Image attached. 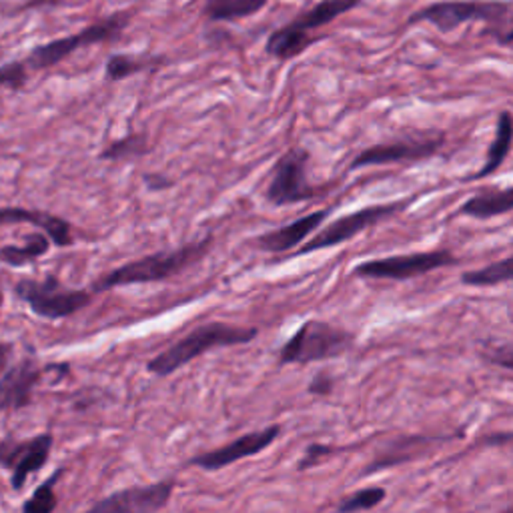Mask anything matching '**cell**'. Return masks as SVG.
I'll return each instance as SVG.
<instances>
[{"instance_id":"8992f818","label":"cell","mask_w":513,"mask_h":513,"mask_svg":"<svg viewBox=\"0 0 513 513\" xmlns=\"http://www.w3.org/2000/svg\"><path fill=\"white\" fill-rule=\"evenodd\" d=\"M129 22H130V13L111 14L109 19L86 26V29H83L78 34H73V37L50 40L47 44H40L37 49H32L29 58L24 60V65L37 70L57 67L58 63H63L65 58L73 55V52L83 47H88V44L117 40Z\"/></svg>"},{"instance_id":"ffe728a7","label":"cell","mask_w":513,"mask_h":513,"mask_svg":"<svg viewBox=\"0 0 513 513\" xmlns=\"http://www.w3.org/2000/svg\"><path fill=\"white\" fill-rule=\"evenodd\" d=\"M511 132H513V119L509 111L500 112L498 125H495V135L491 145L488 148V157H485V165L480 171L473 173L472 176H467L465 181H480L483 176H490L500 169L509 155L511 148Z\"/></svg>"},{"instance_id":"5b68a950","label":"cell","mask_w":513,"mask_h":513,"mask_svg":"<svg viewBox=\"0 0 513 513\" xmlns=\"http://www.w3.org/2000/svg\"><path fill=\"white\" fill-rule=\"evenodd\" d=\"M14 291L34 315L44 317V320H65L93 301L91 291L68 289L55 275H47L42 281L21 279Z\"/></svg>"},{"instance_id":"7c38bea8","label":"cell","mask_w":513,"mask_h":513,"mask_svg":"<svg viewBox=\"0 0 513 513\" xmlns=\"http://www.w3.org/2000/svg\"><path fill=\"white\" fill-rule=\"evenodd\" d=\"M173 490V480L132 485V488L114 491L104 500L96 501L85 513H158L169 503Z\"/></svg>"},{"instance_id":"836d02e7","label":"cell","mask_w":513,"mask_h":513,"mask_svg":"<svg viewBox=\"0 0 513 513\" xmlns=\"http://www.w3.org/2000/svg\"><path fill=\"white\" fill-rule=\"evenodd\" d=\"M13 351L14 347L11 343H0V375L4 374L8 369V364H11V357H13Z\"/></svg>"},{"instance_id":"9a60e30c","label":"cell","mask_w":513,"mask_h":513,"mask_svg":"<svg viewBox=\"0 0 513 513\" xmlns=\"http://www.w3.org/2000/svg\"><path fill=\"white\" fill-rule=\"evenodd\" d=\"M42 369L32 359H22L0 377V411L22 410L31 403L34 387L40 383Z\"/></svg>"},{"instance_id":"7402d4cb","label":"cell","mask_w":513,"mask_h":513,"mask_svg":"<svg viewBox=\"0 0 513 513\" xmlns=\"http://www.w3.org/2000/svg\"><path fill=\"white\" fill-rule=\"evenodd\" d=\"M267 3L269 0H205L202 16L213 22L249 19V16L261 13Z\"/></svg>"},{"instance_id":"4fadbf2b","label":"cell","mask_w":513,"mask_h":513,"mask_svg":"<svg viewBox=\"0 0 513 513\" xmlns=\"http://www.w3.org/2000/svg\"><path fill=\"white\" fill-rule=\"evenodd\" d=\"M279 436H281V426L273 423V426L265 428V429L245 433V436L237 437L235 441H231V444H227L223 447H217V449L205 451V454L194 455L191 457L189 464L199 467V470L202 472H219V470H223V467L241 462V459L263 454L265 449L275 444Z\"/></svg>"},{"instance_id":"603a6c76","label":"cell","mask_w":513,"mask_h":513,"mask_svg":"<svg viewBox=\"0 0 513 513\" xmlns=\"http://www.w3.org/2000/svg\"><path fill=\"white\" fill-rule=\"evenodd\" d=\"M50 245V238L44 233H31L26 237L24 245H6L0 249V261H4L11 267H22V265L31 263L39 256L47 255Z\"/></svg>"},{"instance_id":"4dcf8cb0","label":"cell","mask_w":513,"mask_h":513,"mask_svg":"<svg viewBox=\"0 0 513 513\" xmlns=\"http://www.w3.org/2000/svg\"><path fill=\"white\" fill-rule=\"evenodd\" d=\"M333 387H335V379L323 371V374H317L311 379V383H309V393H313V395H329L333 392Z\"/></svg>"},{"instance_id":"e0dca14e","label":"cell","mask_w":513,"mask_h":513,"mask_svg":"<svg viewBox=\"0 0 513 513\" xmlns=\"http://www.w3.org/2000/svg\"><path fill=\"white\" fill-rule=\"evenodd\" d=\"M437 439H441V437L411 436V437H401V439L389 441V444L375 455L374 464H369L361 475H371V473H377L382 470H389V467L411 462V459L418 457L419 449L431 446L433 441H437Z\"/></svg>"},{"instance_id":"4316f807","label":"cell","mask_w":513,"mask_h":513,"mask_svg":"<svg viewBox=\"0 0 513 513\" xmlns=\"http://www.w3.org/2000/svg\"><path fill=\"white\" fill-rule=\"evenodd\" d=\"M150 150L147 135L143 132H135V135H127L119 140H114L107 148L103 150L101 157L107 161H122V158L143 157Z\"/></svg>"},{"instance_id":"ac0fdd59","label":"cell","mask_w":513,"mask_h":513,"mask_svg":"<svg viewBox=\"0 0 513 513\" xmlns=\"http://www.w3.org/2000/svg\"><path fill=\"white\" fill-rule=\"evenodd\" d=\"M315 40L317 39L311 37V32L299 29V26L293 22H289L269 34L267 42H265V50H267L269 57L285 63V60L303 55Z\"/></svg>"},{"instance_id":"d6a6232c","label":"cell","mask_w":513,"mask_h":513,"mask_svg":"<svg viewBox=\"0 0 513 513\" xmlns=\"http://www.w3.org/2000/svg\"><path fill=\"white\" fill-rule=\"evenodd\" d=\"M143 181L147 184L148 191H165V189H171L173 187V181L166 179L165 175H145Z\"/></svg>"},{"instance_id":"484cf974","label":"cell","mask_w":513,"mask_h":513,"mask_svg":"<svg viewBox=\"0 0 513 513\" xmlns=\"http://www.w3.org/2000/svg\"><path fill=\"white\" fill-rule=\"evenodd\" d=\"M63 470H58L52 473L47 482H42L29 500L24 501V506L21 513H52L57 509V493H55V483L60 480Z\"/></svg>"},{"instance_id":"30bf717a","label":"cell","mask_w":513,"mask_h":513,"mask_svg":"<svg viewBox=\"0 0 513 513\" xmlns=\"http://www.w3.org/2000/svg\"><path fill=\"white\" fill-rule=\"evenodd\" d=\"M444 135H428V137H405L392 140V143H379L369 147L353 158L349 169L357 171L364 166L375 165H393V163H415L426 161L433 155H437L444 147Z\"/></svg>"},{"instance_id":"cb8c5ba5","label":"cell","mask_w":513,"mask_h":513,"mask_svg":"<svg viewBox=\"0 0 513 513\" xmlns=\"http://www.w3.org/2000/svg\"><path fill=\"white\" fill-rule=\"evenodd\" d=\"M511 277H513V259L511 256H506V259L495 261L483 269L462 273V283L470 287H493L511 281Z\"/></svg>"},{"instance_id":"d4e9b609","label":"cell","mask_w":513,"mask_h":513,"mask_svg":"<svg viewBox=\"0 0 513 513\" xmlns=\"http://www.w3.org/2000/svg\"><path fill=\"white\" fill-rule=\"evenodd\" d=\"M163 63V58H145V57H129V55H112L104 67V75L109 81H121L130 75L143 73L148 68H157Z\"/></svg>"},{"instance_id":"52a82bcc","label":"cell","mask_w":513,"mask_h":513,"mask_svg":"<svg viewBox=\"0 0 513 513\" xmlns=\"http://www.w3.org/2000/svg\"><path fill=\"white\" fill-rule=\"evenodd\" d=\"M407 205H410V201L383 202V205L364 207V209L356 211V213H349V215H343L341 219H335L333 223L323 227L321 231L311 238V241H307L299 251H295L293 256H303L309 253L331 249V247L347 243L349 238L367 231V229L375 227L377 223H382V220L395 217Z\"/></svg>"},{"instance_id":"5bb4252c","label":"cell","mask_w":513,"mask_h":513,"mask_svg":"<svg viewBox=\"0 0 513 513\" xmlns=\"http://www.w3.org/2000/svg\"><path fill=\"white\" fill-rule=\"evenodd\" d=\"M331 211L333 209L313 211V213L295 219L293 223L263 233L256 237L255 247L265 253H289L303 243L307 237H311L323 225V220L331 215Z\"/></svg>"},{"instance_id":"d6986e66","label":"cell","mask_w":513,"mask_h":513,"mask_svg":"<svg viewBox=\"0 0 513 513\" xmlns=\"http://www.w3.org/2000/svg\"><path fill=\"white\" fill-rule=\"evenodd\" d=\"M513 209V189H485L475 193L472 199H467L459 213L473 219H491L500 215H508Z\"/></svg>"},{"instance_id":"e575fe53","label":"cell","mask_w":513,"mask_h":513,"mask_svg":"<svg viewBox=\"0 0 513 513\" xmlns=\"http://www.w3.org/2000/svg\"><path fill=\"white\" fill-rule=\"evenodd\" d=\"M0 305H3V289H0Z\"/></svg>"},{"instance_id":"3957f363","label":"cell","mask_w":513,"mask_h":513,"mask_svg":"<svg viewBox=\"0 0 513 513\" xmlns=\"http://www.w3.org/2000/svg\"><path fill=\"white\" fill-rule=\"evenodd\" d=\"M511 4L508 0H439L413 13L407 24L431 22L441 32H451L465 22H485L483 34L509 47L513 32L509 29Z\"/></svg>"},{"instance_id":"1f68e13d","label":"cell","mask_w":513,"mask_h":513,"mask_svg":"<svg viewBox=\"0 0 513 513\" xmlns=\"http://www.w3.org/2000/svg\"><path fill=\"white\" fill-rule=\"evenodd\" d=\"M488 359L493 361V364H498L501 367H506L508 371H511L513 367V356H511V345L506 343V345H501V347H498V351H493V353H488Z\"/></svg>"},{"instance_id":"9c48e42d","label":"cell","mask_w":513,"mask_h":513,"mask_svg":"<svg viewBox=\"0 0 513 513\" xmlns=\"http://www.w3.org/2000/svg\"><path fill=\"white\" fill-rule=\"evenodd\" d=\"M457 259L447 249L437 251H421V253H405L382 256V259H371L359 263L356 267V275L364 279H389V281H407L413 277L428 275V273L446 269L449 265H455Z\"/></svg>"},{"instance_id":"f546056e","label":"cell","mask_w":513,"mask_h":513,"mask_svg":"<svg viewBox=\"0 0 513 513\" xmlns=\"http://www.w3.org/2000/svg\"><path fill=\"white\" fill-rule=\"evenodd\" d=\"M333 451H335V449L329 447V446L311 444V446H309V447L305 449V455H303V459H301V462H299L297 470H299V472H305V470H309V467H315L317 464L321 462V459H323L325 455H331Z\"/></svg>"},{"instance_id":"8fae6325","label":"cell","mask_w":513,"mask_h":513,"mask_svg":"<svg viewBox=\"0 0 513 513\" xmlns=\"http://www.w3.org/2000/svg\"><path fill=\"white\" fill-rule=\"evenodd\" d=\"M52 449V436L42 433V436L16 441L4 439L0 441V467L11 470L13 490H22L31 473L40 472L49 462Z\"/></svg>"},{"instance_id":"2e32d148","label":"cell","mask_w":513,"mask_h":513,"mask_svg":"<svg viewBox=\"0 0 513 513\" xmlns=\"http://www.w3.org/2000/svg\"><path fill=\"white\" fill-rule=\"evenodd\" d=\"M16 223H31L44 231L57 247L73 245V233L70 225L65 219L55 217L44 211H31L22 207H4L0 209V225H16Z\"/></svg>"},{"instance_id":"6da1fadb","label":"cell","mask_w":513,"mask_h":513,"mask_svg":"<svg viewBox=\"0 0 513 513\" xmlns=\"http://www.w3.org/2000/svg\"><path fill=\"white\" fill-rule=\"evenodd\" d=\"M211 245H213V237L207 235L202 237L201 241L187 243L179 247V249L145 255L140 256V259L121 265V267L109 271L107 275L96 279L93 291L94 293H103V291H111L117 287L143 285V283H158L176 277L181 275L183 271L193 267L194 263H199L202 256L211 251Z\"/></svg>"},{"instance_id":"83f0119b","label":"cell","mask_w":513,"mask_h":513,"mask_svg":"<svg viewBox=\"0 0 513 513\" xmlns=\"http://www.w3.org/2000/svg\"><path fill=\"white\" fill-rule=\"evenodd\" d=\"M387 498V490L383 488H364L356 493L347 495L338 503V513H359L377 508Z\"/></svg>"},{"instance_id":"44dd1931","label":"cell","mask_w":513,"mask_h":513,"mask_svg":"<svg viewBox=\"0 0 513 513\" xmlns=\"http://www.w3.org/2000/svg\"><path fill=\"white\" fill-rule=\"evenodd\" d=\"M361 3H364V0H321V3L309 8V11L301 13L293 21V24H297L299 29L311 32L315 29H321V26L331 24L335 19L353 11V8L359 6Z\"/></svg>"},{"instance_id":"f1b7e54d","label":"cell","mask_w":513,"mask_h":513,"mask_svg":"<svg viewBox=\"0 0 513 513\" xmlns=\"http://www.w3.org/2000/svg\"><path fill=\"white\" fill-rule=\"evenodd\" d=\"M26 68L29 67L21 63V60L0 67V86L19 91V88H22L26 85Z\"/></svg>"},{"instance_id":"ba28073f","label":"cell","mask_w":513,"mask_h":513,"mask_svg":"<svg viewBox=\"0 0 513 513\" xmlns=\"http://www.w3.org/2000/svg\"><path fill=\"white\" fill-rule=\"evenodd\" d=\"M311 155L303 147L289 148L277 165L273 166L271 181L265 191V197L275 207L295 205V202L311 201L320 194V189L307 183V163Z\"/></svg>"},{"instance_id":"7a4b0ae2","label":"cell","mask_w":513,"mask_h":513,"mask_svg":"<svg viewBox=\"0 0 513 513\" xmlns=\"http://www.w3.org/2000/svg\"><path fill=\"white\" fill-rule=\"evenodd\" d=\"M256 338L255 327H241L225 321H209L197 325L184 338L171 343L147 364V371L157 377H169L175 371L189 365L193 359L219 347L247 345Z\"/></svg>"},{"instance_id":"277c9868","label":"cell","mask_w":513,"mask_h":513,"mask_svg":"<svg viewBox=\"0 0 513 513\" xmlns=\"http://www.w3.org/2000/svg\"><path fill=\"white\" fill-rule=\"evenodd\" d=\"M351 347L353 335L349 331L320 320H309L283 345L279 364H315V361L341 357Z\"/></svg>"},{"instance_id":"d590c367","label":"cell","mask_w":513,"mask_h":513,"mask_svg":"<svg viewBox=\"0 0 513 513\" xmlns=\"http://www.w3.org/2000/svg\"><path fill=\"white\" fill-rule=\"evenodd\" d=\"M506 513H511V509H508V511H506Z\"/></svg>"}]
</instances>
